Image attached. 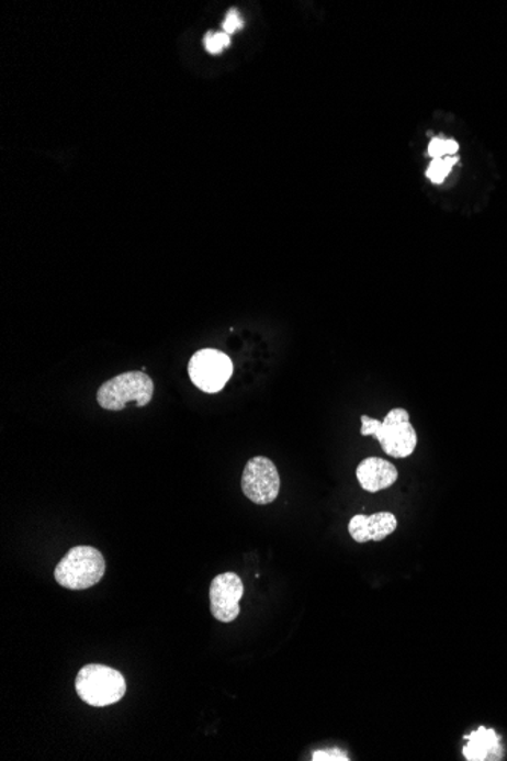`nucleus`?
I'll return each instance as SVG.
<instances>
[{
    "instance_id": "nucleus-1",
    "label": "nucleus",
    "mask_w": 507,
    "mask_h": 761,
    "mask_svg": "<svg viewBox=\"0 0 507 761\" xmlns=\"http://www.w3.org/2000/svg\"><path fill=\"white\" fill-rule=\"evenodd\" d=\"M363 436H375L384 454L392 458H409L417 449L418 435L412 426L409 412L404 407H395L384 417L383 422L362 415Z\"/></svg>"
},
{
    "instance_id": "nucleus-2",
    "label": "nucleus",
    "mask_w": 507,
    "mask_h": 761,
    "mask_svg": "<svg viewBox=\"0 0 507 761\" xmlns=\"http://www.w3.org/2000/svg\"><path fill=\"white\" fill-rule=\"evenodd\" d=\"M105 569L104 555L94 547L78 546L55 567V581L65 589L87 590L104 578Z\"/></svg>"
},
{
    "instance_id": "nucleus-3",
    "label": "nucleus",
    "mask_w": 507,
    "mask_h": 761,
    "mask_svg": "<svg viewBox=\"0 0 507 761\" xmlns=\"http://www.w3.org/2000/svg\"><path fill=\"white\" fill-rule=\"evenodd\" d=\"M78 696L91 707L119 703L126 693L125 678L104 664H87L75 681Z\"/></svg>"
},
{
    "instance_id": "nucleus-4",
    "label": "nucleus",
    "mask_w": 507,
    "mask_h": 761,
    "mask_svg": "<svg viewBox=\"0 0 507 761\" xmlns=\"http://www.w3.org/2000/svg\"><path fill=\"white\" fill-rule=\"evenodd\" d=\"M153 395V379L145 371H129L106 380L98 390V403L102 410L124 411L129 402H136L137 407H145Z\"/></svg>"
},
{
    "instance_id": "nucleus-5",
    "label": "nucleus",
    "mask_w": 507,
    "mask_h": 761,
    "mask_svg": "<svg viewBox=\"0 0 507 761\" xmlns=\"http://www.w3.org/2000/svg\"><path fill=\"white\" fill-rule=\"evenodd\" d=\"M232 374V359L225 352L213 348L195 352L189 362V376L193 384L209 394L224 390Z\"/></svg>"
},
{
    "instance_id": "nucleus-6",
    "label": "nucleus",
    "mask_w": 507,
    "mask_h": 761,
    "mask_svg": "<svg viewBox=\"0 0 507 761\" xmlns=\"http://www.w3.org/2000/svg\"><path fill=\"white\" fill-rule=\"evenodd\" d=\"M280 474L267 456L249 459L241 475V491L256 505H269L280 494Z\"/></svg>"
},
{
    "instance_id": "nucleus-7",
    "label": "nucleus",
    "mask_w": 507,
    "mask_h": 761,
    "mask_svg": "<svg viewBox=\"0 0 507 761\" xmlns=\"http://www.w3.org/2000/svg\"><path fill=\"white\" fill-rule=\"evenodd\" d=\"M244 582L239 574L222 573L210 585V609L222 624H232L240 614Z\"/></svg>"
},
{
    "instance_id": "nucleus-8",
    "label": "nucleus",
    "mask_w": 507,
    "mask_h": 761,
    "mask_svg": "<svg viewBox=\"0 0 507 761\" xmlns=\"http://www.w3.org/2000/svg\"><path fill=\"white\" fill-rule=\"evenodd\" d=\"M398 521L392 513L358 514L348 523V533L356 542L382 541L397 530Z\"/></svg>"
},
{
    "instance_id": "nucleus-9",
    "label": "nucleus",
    "mask_w": 507,
    "mask_h": 761,
    "mask_svg": "<svg viewBox=\"0 0 507 761\" xmlns=\"http://www.w3.org/2000/svg\"><path fill=\"white\" fill-rule=\"evenodd\" d=\"M356 474H358L360 486L368 493H379V491L391 489L398 481L397 467L378 456L363 459Z\"/></svg>"
},
{
    "instance_id": "nucleus-10",
    "label": "nucleus",
    "mask_w": 507,
    "mask_h": 761,
    "mask_svg": "<svg viewBox=\"0 0 507 761\" xmlns=\"http://www.w3.org/2000/svg\"><path fill=\"white\" fill-rule=\"evenodd\" d=\"M465 740H469V743L463 747L462 752L466 760H500L503 757L500 737L494 729L481 727L477 731L465 736Z\"/></svg>"
},
{
    "instance_id": "nucleus-11",
    "label": "nucleus",
    "mask_w": 507,
    "mask_h": 761,
    "mask_svg": "<svg viewBox=\"0 0 507 761\" xmlns=\"http://www.w3.org/2000/svg\"><path fill=\"white\" fill-rule=\"evenodd\" d=\"M458 164V157H446L438 158V160L431 161L429 169H427V177L435 184H441L449 177L450 170L453 166Z\"/></svg>"
},
{
    "instance_id": "nucleus-12",
    "label": "nucleus",
    "mask_w": 507,
    "mask_h": 761,
    "mask_svg": "<svg viewBox=\"0 0 507 761\" xmlns=\"http://www.w3.org/2000/svg\"><path fill=\"white\" fill-rule=\"evenodd\" d=\"M459 144L453 138L436 137L430 142L429 154L433 160L438 158L454 157L458 154Z\"/></svg>"
},
{
    "instance_id": "nucleus-13",
    "label": "nucleus",
    "mask_w": 507,
    "mask_h": 761,
    "mask_svg": "<svg viewBox=\"0 0 507 761\" xmlns=\"http://www.w3.org/2000/svg\"><path fill=\"white\" fill-rule=\"evenodd\" d=\"M204 45L210 54H219L229 46V35L225 34L224 31L222 33H209L205 35Z\"/></svg>"
},
{
    "instance_id": "nucleus-14",
    "label": "nucleus",
    "mask_w": 507,
    "mask_h": 761,
    "mask_svg": "<svg viewBox=\"0 0 507 761\" xmlns=\"http://www.w3.org/2000/svg\"><path fill=\"white\" fill-rule=\"evenodd\" d=\"M241 26H244V22H241L240 14L237 13V10L228 11L227 18L224 20V25H222L224 33L228 35L235 34Z\"/></svg>"
},
{
    "instance_id": "nucleus-15",
    "label": "nucleus",
    "mask_w": 507,
    "mask_h": 761,
    "mask_svg": "<svg viewBox=\"0 0 507 761\" xmlns=\"http://www.w3.org/2000/svg\"><path fill=\"white\" fill-rule=\"evenodd\" d=\"M313 760H350L347 754L340 752L339 749L335 751H318L313 754Z\"/></svg>"
}]
</instances>
